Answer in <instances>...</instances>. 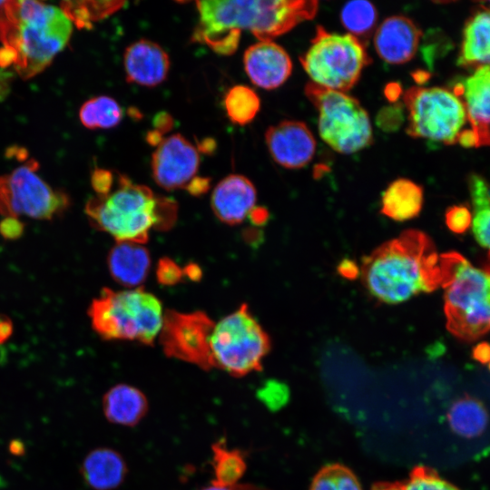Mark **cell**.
<instances>
[{
  "instance_id": "obj_15",
  "label": "cell",
  "mask_w": 490,
  "mask_h": 490,
  "mask_svg": "<svg viewBox=\"0 0 490 490\" xmlns=\"http://www.w3.org/2000/svg\"><path fill=\"white\" fill-rule=\"evenodd\" d=\"M243 64L252 83L266 90L282 85L292 72L289 55L272 41H260L246 49Z\"/></svg>"
},
{
  "instance_id": "obj_37",
  "label": "cell",
  "mask_w": 490,
  "mask_h": 490,
  "mask_svg": "<svg viewBox=\"0 0 490 490\" xmlns=\"http://www.w3.org/2000/svg\"><path fill=\"white\" fill-rule=\"evenodd\" d=\"M183 276V270L170 258L164 257L159 260L156 269L159 283L172 286L179 283Z\"/></svg>"
},
{
  "instance_id": "obj_50",
  "label": "cell",
  "mask_w": 490,
  "mask_h": 490,
  "mask_svg": "<svg viewBox=\"0 0 490 490\" xmlns=\"http://www.w3.org/2000/svg\"><path fill=\"white\" fill-rule=\"evenodd\" d=\"M253 223L261 224L267 220L268 212L262 209H253L249 214Z\"/></svg>"
},
{
  "instance_id": "obj_22",
  "label": "cell",
  "mask_w": 490,
  "mask_h": 490,
  "mask_svg": "<svg viewBox=\"0 0 490 490\" xmlns=\"http://www.w3.org/2000/svg\"><path fill=\"white\" fill-rule=\"evenodd\" d=\"M82 475L88 486L94 490H113L123 482L127 466L123 457L109 447L91 451L83 461Z\"/></svg>"
},
{
  "instance_id": "obj_40",
  "label": "cell",
  "mask_w": 490,
  "mask_h": 490,
  "mask_svg": "<svg viewBox=\"0 0 490 490\" xmlns=\"http://www.w3.org/2000/svg\"><path fill=\"white\" fill-rule=\"evenodd\" d=\"M210 187V181L204 178L195 177L186 187L187 191L194 195L198 196L205 192Z\"/></svg>"
},
{
  "instance_id": "obj_34",
  "label": "cell",
  "mask_w": 490,
  "mask_h": 490,
  "mask_svg": "<svg viewBox=\"0 0 490 490\" xmlns=\"http://www.w3.org/2000/svg\"><path fill=\"white\" fill-rule=\"evenodd\" d=\"M83 16L89 27L92 21L100 20L121 8L122 1H79Z\"/></svg>"
},
{
  "instance_id": "obj_11",
  "label": "cell",
  "mask_w": 490,
  "mask_h": 490,
  "mask_svg": "<svg viewBox=\"0 0 490 490\" xmlns=\"http://www.w3.org/2000/svg\"><path fill=\"white\" fill-rule=\"evenodd\" d=\"M38 167L37 162L30 160L11 173L0 176V215L50 220L68 208V196L42 180L34 172Z\"/></svg>"
},
{
  "instance_id": "obj_48",
  "label": "cell",
  "mask_w": 490,
  "mask_h": 490,
  "mask_svg": "<svg viewBox=\"0 0 490 490\" xmlns=\"http://www.w3.org/2000/svg\"><path fill=\"white\" fill-rule=\"evenodd\" d=\"M183 270V275L189 277L192 280H198L201 277V269L193 263L188 264Z\"/></svg>"
},
{
  "instance_id": "obj_21",
  "label": "cell",
  "mask_w": 490,
  "mask_h": 490,
  "mask_svg": "<svg viewBox=\"0 0 490 490\" xmlns=\"http://www.w3.org/2000/svg\"><path fill=\"white\" fill-rule=\"evenodd\" d=\"M457 64L464 67H490V2L466 21Z\"/></svg>"
},
{
  "instance_id": "obj_31",
  "label": "cell",
  "mask_w": 490,
  "mask_h": 490,
  "mask_svg": "<svg viewBox=\"0 0 490 490\" xmlns=\"http://www.w3.org/2000/svg\"><path fill=\"white\" fill-rule=\"evenodd\" d=\"M309 490H362L356 475L347 466L331 464L314 476Z\"/></svg>"
},
{
  "instance_id": "obj_35",
  "label": "cell",
  "mask_w": 490,
  "mask_h": 490,
  "mask_svg": "<svg viewBox=\"0 0 490 490\" xmlns=\"http://www.w3.org/2000/svg\"><path fill=\"white\" fill-rule=\"evenodd\" d=\"M404 104L395 103L382 108L377 115V124L384 132L397 131L404 122Z\"/></svg>"
},
{
  "instance_id": "obj_14",
  "label": "cell",
  "mask_w": 490,
  "mask_h": 490,
  "mask_svg": "<svg viewBox=\"0 0 490 490\" xmlns=\"http://www.w3.org/2000/svg\"><path fill=\"white\" fill-rule=\"evenodd\" d=\"M265 141L273 160L282 167L299 169L307 165L316 151V141L306 123L283 121L270 126Z\"/></svg>"
},
{
  "instance_id": "obj_28",
  "label": "cell",
  "mask_w": 490,
  "mask_h": 490,
  "mask_svg": "<svg viewBox=\"0 0 490 490\" xmlns=\"http://www.w3.org/2000/svg\"><path fill=\"white\" fill-rule=\"evenodd\" d=\"M212 449L213 482L225 486H237L247 467L244 456L240 450L220 443L213 446Z\"/></svg>"
},
{
  "instance_id": "obj_39",
  "label": "cell",
  "mask_w": 490,
  "mask_h": 490,
  "mask_svg": "<svg viewBox=\"0 0 490 490\" xmlns=\"http://www.w3.org/2000/svg\"><path fill=\"white\" fill-rule=\"evenodd\" d=\"M24 230V224L18 218L5 217L0 221V234L5 240L19 239Z\"/></svg>"
},
{
  "instance_id": "obj_7",
  "label": "cell",
  "mask_w": 490,
  "mask_h": 490,
  "mask_svg": "<svg viewBox=\"0 0 490 490\" xmlns=\"http://www.w3.org/2000/svg\"><path fill=\"white\" fill-rule=\"evenodd\" d=\"M300 63L313 83L345 93L358 83L371 59L355 36L330 33L318 25Z\"/></svg>"
},
{
  "instance_id": "obj_17",
  "label": "cell",
  "mask_w": 490,
  "mask_h": 490,
  "mask_svg": "<svg viewBox=\"0 0 490 490\" xmlns=\"http://www.w3.org/2000/svg\"><path fill=\"white\" fill-rule=\"evenodd\" d=\"M453 93L464 103L479 144H490V67L476 68L472 75L456 83Z\"/></svg>"
},
{
  "instance_id": "obj_49",
  "label": "cell",
  "mask_w": 490,
  "mask_h": 490,
  "mask_svg": "<svg viewBox=\"0 0 490 490\" xmlns=\"http://www.w3.org/2000/svg\"><path fill=\"white\" fill-rule=\"evenodd\" d=\"M338 270L341 274L348 278H351V276H355L356 274L359 273V271L357 270L355 264L348 260H345L340 263Z\"/></svg>"
},
{
  "instance_id": "obj_32",
  "label": "cell",
  "mask_w": 490,
  "mask_h": 490,
  "mask_svg": "<svg viewBox=\"0 0 490 490\" xmlns=\"http://www.w3.org/2000/svg\"><path fill=\"white\" fill-rule=\"evenodd\" d=\"M475 207L473 233L478 244L486 250L484 271L490 275V200L489 194L471 197Z\"/></svg>"
},
{
  "instance_id": "obj_27",
  "label": "cell",
  "mask_w": 490,
  "mask_h": 490,
  "mask_svg": "<svg viewBox=\"0 0 490 490\" xmlns=\"http://www.w3.org/2000/svg\"><path fill=\"white\" fill-rule=\"evenodd\" d=\"M80 121L88 129H109L119 124L122 109L113 98L101 95L86 101L79 112Z\"/></svg>"
},
{
  "instance_id": "obj_8",
  "label": "cell",
  "mask_w": 490,
  "mask_h": 490,
  "mask_svg": "<svg viewBox=\"0 0 490 490\" xmlns=\"http://www.w3.org/2000/svg\"><path fill=\"white\" fill-rule=\"evenodd\" d=\"M210 348L212 368L242 377L261 369L262 360L270 349V339L249 306L242 304L214 324Z\"/></svg>"
},
{
  "instance_id": "obj_29",
  "label": "cell",
  "mask_w": 490,
  "mask_h": 490,
  "mask_svg": "<svg viewBox=\"0 0 490 490\" xmlns=\"http://www.w3.org/2000/svg\"><path fill=\"white\" fill-rule=\"evenodd\" d=\"M227 116L235 124L245 125L257 115L260 101L258 94L246 85H235L224 97Z\"/></svg>"
},
{
  "instance_id": "obj_30",
  "label": "cell",
  "mask_w": 490,
  "mask_h": 490,
  "mask_svg": "<svg viewBox=\"0 0 490 490\" xmlns=\"http://www.w3.org/2000/svg\"><path fill=\"white\" fill-rule=\"evenodd\" d=\"M372 490H460L442 478L436 471L424 466H416L408 477L397 482H381Z\"/></svg>"
},
{
  "instance_id": "obj_23",
  "label": "cell",
  "mask_w": 490,
  "mask_h": 490,
  "mask_svg": "<svg viewBox=\"0 0 490 490\" xmlns=\"http://www.w3.org/2000/svg\"><path fill=\"white\" fill-rule=\"evenodd\" d=\"M103 410L110 422L132 426L146 415L148 401L139 388L127 384H118L103 396Z\"/></svg>"
},
{
  "instance_id": "obj_36",
  "label": "cell",
  "mask_w": 490,
  "mask_h": 490,
  "mask_svg": "<svg viewBox=\"0 0 490 490\" xmlns=\"http://www.w3.org/2000/svg\"><path fill=\"white\" fill-rule=\"evenodd\" d=\"M472 222L471 211L463 205L452 206L446 212V223L455 233L465 232Z\"/></svg>"
},
{
  "instance_id": "obj_3",
  "label": "cell",
  "mask_w": 490,
  "mask_h": 490,
  "mask_svg": "<svg viewBox=\"0 0 490 490\" xmlns=\"http://www.w3.org/2000/svg\"><path fill=\"white\" fill-rule=\"evenodd\" d=\"M84 211L94 228L116 241L144 244L152 228L172 225L177 208L174 201L158 197L149 187L119 174L116 187L106 195L89 199Z\"/></svg>"
},
{
  "instance_id": "obj_1",
  "label": "cell",
  "mask_w": 490,
  "mask_h": 490,
  "mask_svg": "<svg viewBox=\"0 0 490 490\" xmlns=\"http://www.w3.org/2000/svg\"><path fill=\"white\" fill-rule=\"evenodd\" d=\"M199 24L193 39L220 54L234 53L241 30L272 41L299 23L314 18L315 0H205L196 2Z\"/></svg>"
},
{
  "instance_id": "obj_5",
  "label": "cell",
  "mask_w": 490,
  "mask_h": 490,
  "mask_svg": "<svg viewBox=\"0 0 490 490\" xmlns=\"http://www.w3.org/2000/svg\"><path fill=\"white\" fill-rule=\"evenodd\" d=\"M88 316L93 330L104 340H130L152 345L164 313L160 299L143 288L101 290Z\"/></svg>"
},
{
  "instance_id": "obj_51",
  "label": "cell",
  "mask_w": 490,
  "mask_h": 490,
  "mask_svg": "<svg viewBox=\"0 0 490 490\" xmlns=\"http://www.w3.org/2000/svg\"><path fill=\"white\" fill-rule=\"evenodd\" d=\"M200 490H238L236 486H225L215 482H211L209 485H206Z\"/></svg>"
},
{
  "instance_id": "obj_46",
  "label": "cell",
  "mask_w": 490,
  "mask_h": 490,
  "mask_svg": "<svg viewBox=\"0 0 490 490\" xmlns=\"http://www.w3.org/2000/svg\"><path fill=\"white\" fill-rule=\"evenodd\" d=\"M385 93H386L387 98L390 102H394V103L397 102V99L399 98L400 93H401L400 85L396 83H391L387 84L386 87Z\"/></svg>"
},
{
  "instance_id": "obj_6",
  "label": "cell",
  "mask_w": 490,
  "mask_h": 490,
  "mask_svg": "<svg viewBox=\"0 0 490 490\" xmlns=\"http://www.w3.org/2000/svg\"><path fill=\"white\" fill-rule=\"evenodd\" d=\"M3 5L0 6V41L17 52L14 66L18 74L23 79L33 77L64 48L72 34V23L62 9L53 5L43 4L27 20L11 16Z\"/></svg>"
},
{
  "instance_id": "obj_2",
  "label": "cell",
  "mask_w": 490,
  "mask_h": 490,
  "mask_svg": "<svg viewBox=\"0 0 490 490\" xmlns=\"http://www.w3.org/2000/svg\"><path fill=\"white\" fill-rule=\"evenodd\" d=\"M359 275L369 293L387 304L433 291L443 283L440 256L428 236L416 230L403 231L365 256Z\"/></svg>"
},
{
  "instance_id": "obj_19",
  "label": "cell",
  "mask_w": 490,
  "mask_h": 490,
  "mask_svg": "<svg viewBox=\"0 0 490 490\" xmlns=\"http://www.w3.org/2000/svg\"><path fill=\"white\" fill-rule=\"evenodd\" d=\"M256 199V189L248 178L230 174L214 187L211 205L220 221L236 225L249 216L254 209Z\"/></svg>"
},
{
  "instance_id": "obj_45",
  "label": "cell",
  "mask_w": 490,
  "mask_h": 490,
  "mask_svg": "<svg viewBox=\"0 0 490 490\" xmlns=\"http://www.w3.org/2000/svg\"><path fill=\"white\" fill-rule=\"evenodd\" d=\"M155 126L158 132L161 134L163 132L162 130H168L172 125V120L171 116H169L167 113H160L155 119Z\"/></svg>"
},
{
  "instance_id": "obj_24",
  "label": "cell",
  "mask_w": 490,
  "mask_h": 490,
  "mask_svg": "<svg viewBox=\"0 0 490 490\" xmlns=\"http://www.w3.org/2000/svg\"><path fill=\"white\" fill-rule=\"evenodd\" d=\"M423 205V190L416 182L400 178L392 181L381 199V212L397 221L416 217Z\"/></svg>"
},
{
  "instance_id": "obj_18",
  "label": "cell",
  "mask_w": 490,
  "mask_h": 490,
  "mask_svg": "<svg viewBox=\"0 0 490 490\" xmlns=\"http://www.w3.org/2000/svg\"><path fill=\"white\" fill-rule=\"evenodd\" d=\"M170 58L158 44L140 39L128 45L123 54V68L129 83L153 87L162 83L170 70Z\"/></svg>"
},
{
  "instance_id": "obj_41",
  "label": "cell",
  "mask_w": 490,
  "mask_h": 490,
  "mask_svg": "<svg viewBox=\"0 0 490 490\" xmlns=\"http://www.w3.org/2000/svg\"><path fill=\"white\" fill-rule=\"evenodd\" d=\"M17 59V52L11 46H5L0 48V67L5 68L12 64H15Z\"/></svg>"
},
{
  "instance_id": "obj_4",
  "label": "cell",
  "mask_w": 490,
  "mask_h": 490,
  "mask_svg": "<svg viewBox=\"0 0 490 490\" xmlns=\"http://www.w3.org/2000/svg\"><path fill=\"white\" fill-rule=\"evenodd\" d=\"M448 330L475 340L490 330V275L473 267L457 252L440 255Z\"/></svg>"
},
{
  "instance_id": "obj_12",
  "label": "cell",
  "mask_w": 490,
  "mask_h": 490,
  "mask_svg": "<svg viewBox=\"0 0 490 490\" xmlns=\"http://www.w3.org/2000/svg\"><path fill=\"white\" fill-rule=\"evenodd\" d=\"M213 327L214 322L203 311L167 310L160 331V343L166 356L210 369L212 368L210 339Z\"/></svg>"
},
{
  "instance_id": "obj_20",
  "label": "cell",
  "mask_w": 490,
  "mask_h": 490,
  "mask_svg": "<svg viewBox=\"0 0 490 490\" xmlns=\"http://www.w3.org/2000/svg\"><path fill=\"white\" fill-rule=\"evenodd\" d=\"M107 264L112 278L117 283L136 289L149 274L151 258L142 244L116 241L108 254Z\"/></svg>"
},
{
  "instance_id": "obj_9",
  "label": "cell",
  "mask_w": 490,
  "mask_h": 490,
  "mask_svg": "<svg viewBox=\"0 0 490 490\" xmlns=\"http://www.w3.org/2000/svg\"><path fill=\"white\" fill-rule=\"evenodd\" d=\"M305 94L318 112V133L332 150L352 154L372 144L369 116L358 100L312 82L306 84Z\"/></svg>"
},
{
  "instance_id": "obj_47",
  "label": "cell",
  "mask_w": 490,
  "mask_h": 490,
  "mask_svg": "<svg viewBox=\"0 0 490 490\" xmlns=\"http://www.w3.org/2000/svg\"><path fill=\"white\" fill-rule=\"evenodd\" d=\"M5 156L8 158L15 156L19 161H24L28 157V152L23 147L11 146L6 150Z\"/></svg>"
},
{
  "instance_id": "obj_42",
  "label": "cell",
  "mask_w": 490,
  "mask_h": 490,
  "mask_svg": "<svg viewBox=\"0 0 490 490\" xmlns=\"http://www.w3.org/2000/svg\"><path fill=\"white\" fill-rule=\"evenodd\" d=\"M473 358L477 361L485 364L490 361V344L487 342H481L477 344L473 349Z\"/></svg>"
},
{
  "instance_id": "obj_38",
  "label": "cell",
  "mask_w": 490,
  "mask_h": 490,
  "mask_svg": "<svg viewBox=\"0 0 490 490\" xmlns=\"http://www.w3.org/2000/svg\"><path fill=\"white\" fill-rule=\"evenodd\" d=\"M113 181V173L104 169L96 168L91 176L92 187L97 195L101 196L106 195L112 191Z\"/></svg>"
},
{
  "instance_id": "obj_25",
  "label": "cell",
  "mask_w": 490,
  "mask_h": 490,
  "mask_svg": "<svg viewBox=\"0 0 490 490\" xmlns=\"http://www.w3.org/2000/svg\"><path fill=\"white\" fill-rule=\"evenodd\" d=\"M450 428L466 438L479 436L488 424V413L484 404L475 398L465 397L456 400L447 412Z\"/></svg>"
},
{
  "instance_id": "obj_52",
  "label": "cell",
  "mask_w": 490,
  "mask_h": 490,
  "mask_svg": "<svg viewBox=\"0 0 490 490\" xmlns=\"http://www.w3.org/2000/svg\"><path fill=\"white\" fill-rule=\"evenodd\" d=\"M5 3V1H1L0 0V6H2Z\"/></svg>"
},
{
  "instance_id": "obj_53",
  "label": "cell",
  "mask_w": 490,
  "mask_h": 490,
  "mask_svg": "<svg viewBox=\"0 0 490 490\" xmlns=\"http://www.w3.org/2000/svg\"><path fill=\"white\" fill-rule=\"evenodd\" d=\"M489 200H490V191H489Z\"/></svg>"
},
{
  "instance_id": "obj_43",
  "label": "cell",
  "mask_w": 490,
  "mask_h": 490,
  "mask_svg": "<svg viewBox=\"0 0 490 490\" xmlns=\"http://www.w3.org/2000/svg\"><path fill=\"white\" fill-rule=\"evenodd\" d=\"M13 333V323L7 317L0 315V344L5 342Z\"/></svg>"
},
{
  "instance_id": "obj_33",
  "label": "cell",
  "mask_w": 490,
  "mask_h": 490,
  "mask_svg": "<svg viewBox=\"0 0 490 490\" xmlns=\"http://www.w3.org/2000/svg\"><path fill=\"white\" fill-rule=\"evenodd\" d=\"M257 397L268 409L277 411L288 403L289 390L285 384L270 379L258 389Z\"/></svg>"
},
{
  "instance_id": "obj_13",
  "label": "cell",
  "mask_w": 490,
  "mask_h": 490,
  "mask_svg": "<svg viewBox=\"0 0 490 490\" xmlns=\"http://www.w3.org/2000/svg\"><path fill=\"white\" fill-rule=\"evenodd\" d=\"M199 165L198 150L179 133L162 139L152 156L153 180L166 191L186 188Z\"/></svg>"
},
{
  "instance_id": "obj_44",
  "label": "cell",
  "mask_w": 490,
  "mask_h": 490,
  "mask_svg": "<svg viewBox=\"0 0 490 490\" xmlns=\"http://www.w3.org/2000/svg\"><path fill=\"white\" fill-rule=\"evenodd\" d=\"M14 74L1 70L0 71V102L3 101L10 91V81Z\"/></svg>"
},
{
  "instance_id": "obj_26",
  "label": "cell",
  "mask_w": 490,
  "mask_h": 490,
  "mask_svg": "<svg viewBox=\"0 0 490 490\" xmlns=\"http://www.w3.org/2000/svg\"><path fill=\"white\" fill-rule=\"evenodd\" d=\"M340 20L348 34L365 44L374 33L377 23V12L372 3L354 0L343 5Z\"/></svg>"
},
{
  "instance_id": "obj_16",
  "label": "cell",
  "mask_w": 490,
  "mask_h": 490,
  "mask_svg": "<svg viewBox=\"0 0 490 490\" xmlns=\"http://www.w3.org/2000/svg\"><path fill=\"white\" fill-rule=\"evenodd\" d=\"M420 37V29L410 18L392 15L376 29L374 46L378 56L386 63L402 64L415 56Z\"/></svg>"
},
{
  "instance_id": "obj_10",
  "label": "cell",
  "mask_w": 490,
  "mask_h": 490,
  "mask_svg": "<svg viewBox=\"0 0 490 490\" xmlns=\"http://www.w3.org/2000/svg\"><path fill=\"white\" fill-rule=\"evenodd\" d=\"M407 113V133L444 144L458 142L469 123L462 101L442 87L413 86L403 94Z\"/></svg>"
}]
</instances>
